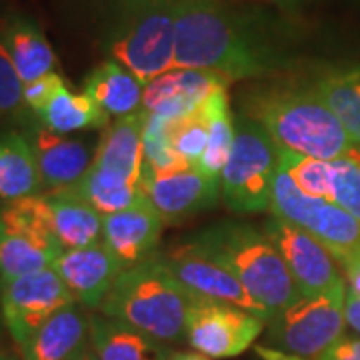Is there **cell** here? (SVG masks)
Segmentation results:
<instances>
[{
	"mask_svg": "<svg viewBox=\"0 0 360 360\" xmlns=\"http://www.w3.org/2000/svg\"><path fill=\"white\" fill-rule=\"evenodd\" d=\"M68 360H98V356L94 354V350L90 347H86L84 350H80L78 354H75L72 359H68Z\"/></svg>",
	"mask_w": 360,
	"mask_h": 360,
	"instance_id": "60d3db41",
	"label": "cell"
},
{
	"mask_svg": "<svg viewBox=\"0 0 360 360\" xmlns=\"http://www.w3.org/2000/svg\"><path fill=\"white\" fill-rule=\"evenodd\" d=\"M278 2H290V0H278Z\"/></svg>",
	"mask_w": 360,
	"mask_h": 360,
	"instance_id": "7bdbcfd3",
	"label": "cell"
},
{
	"mask_svg": "<svg viewBox=\"0 0 360 360\" xmlns=\"http://www.w3.org/2000/svg\"><path fill=\"white\" fill-rule=\"evenodd\" d=\"M200 108L208 118V144L198 162V168L210 176L220 179L224 165L232 153L234 134H236L231 108H229V86L214 90Z\"/></svg>",
	"mask_w": 360,
	"mask_h": 360,
	"instance_id": "83f0119b",
	"label": "cell"
},
{
	"mask_svg": "<svg viewBox=\"0 0 360 360\" xmlns=\"http://www.w3.org/2000/svg\"><path fill=\"white\" fill-rule=\"evenodd\" d=\"M52 269L58 272L78 304L94 310L101 309L124 266L103 243H98L65 250L56 258Z\"/></svg>",
	"mask_w": 360,
	"mask_h": 360,
	"instance_id": "2e32d148",
	"label": "cell"
},
{
	"mask_svg": "<svg viewBox=\"0 0 360 360\" xmlns=\"http://www.w3.org/2000/svg\"><path fill=\"white\" fill-rule=\"evenodd\" d=\"M172 120L146 112L142 132V172H167L174 168L188 167L179 158L170 139Z\"/></svg>",
	"mask_w": 360,
	"mask_h": 360,
	"instance_id": "f546056e",
	"label": "cell"
},
{
	"mask_svg": "<svg viewBox=\"0 0 360 360\" xmlns=\"http://www.w3.org/2000/svg\"><path fill=\"white\" fill-rule=\"evenodd\" d=\"M266 324L258 314L232 304L194 300L186 316L184 338L208 359H234L252 347Z\"/></svg>",
	"mask_w": 360,
	"mask_h": 360,
	"instance_id": "7c38bea8",
	"label": "cell"
},
{
	"mask_svg": "<svg viewBox=\"0 0 360 360\" xmlns=\"http://www.w3.org/2000/svg\"><path fill=\"white\" fill-rule=\"evenodd\" d=\"M281 150L336 160L360 155L347 129L316 90L270 89L257 92L246 106Z\"/></svg>",
	"mask_w": 360,
	"mask_h": 360,
	"instance_id": "7a4b0ae2",
	"label": "cell"
},
{
	"mask_svg": "<svg viewBox=\"0 0 360 360\" xmlns=\"http://www.w3.org/2000/svg\"><path fill=\"white\" fill-rule=\"evenodd\" d=\"M231 270L270 319L300 298L281 252L245 222H219L191 236Z\"/></svg>",
	"mask_w": 360,
	"mask_h": 360,
	"instance_id": "277c9868",
	"label": "cell"
},
{
	"mask_svg": "<svg viewBox=\"0 0 360 360\" xmlns=\"http://www.w3.org/2000/svg\"><path fill=\"white\" fill-rule=\"evenodd\" d=\"M0 42L11 54L14 68L25 84L54 72L56 68L54 51L44 32L40 30V26L32 18L13 16L2 30Z\"/></svg>",
	"mask_w": 360,
	"mask_h": 360,
	"instance_id": "603a6c76",
	"label": "cell"
},
{
	"mask_svg": "<svg viewBox=\"0 0 360 360\" xmlns=\"http://www.w3.org/2000/svg\"><path fill=\"white\" fill-rule=\"evenodd\" d=\"M270 212L312 234L347 266L360 257V222L326 198L304 194L278 165Z\"/></svg>",
	"mask_w": 360,
	"mask_h": 360,
	"instance_id": "9c48e42d",
	"label": "cell"
},
{
	"mask_svg": "<svg viewBox=\"0 0 360 360\" xmlns=\"http://www.w3.org/2000/svg\"><path fill=\"white\" fill-rule=\"evenodd\" d=\"M194 300L162 257L153 255L120 272L98 310L160 342H176L184 338Z\"/></svg>",
	"mask_w": 360,
	"mask_h": 360,
	"instance_id": "3957f363",
	"label": "cell"
},
{
	"mask_svg": "<svg viewBox=\"0 0 360 360\" xmlns=\"http://www.w3.org/2000/svg\"><path fill=\"white\" fill-rule=\"evenodd\" d=\"M160 231L162 219L146 200V196L130 208L103 217V245L124 269L153 257Z\"/></svg>",
	"mask_w": 360,
	"mask_h": 360,
	"instance_id": "e0dca14e",
	"label": "cell"
},
{
	"mask_svg": "<svg viewBox=\"0 0 360 360\" xmlns=\"http://www.w3.org/2000/svg\"><path fill=\"white\" fill-rule=\"evenodd\" d=\"M25 104V82L20 80L13 58L0 42V116L13 115Z\"/></svg>",
	"mask_w": 360,
	"mask_h": 360,
	"instance_id": "836d02e7",
	"label": "cell"
},
{
	"mask_svg": "<svg viewBox=\"0 0 360 360\" xmlns=\"http://www.w3.org/2000/svg\"><path fill=\"white\" fill-rule=\"evenodd\" d=\"M65 78L56 72H51L46 77H40L32 82L25 84V104L32 108L37 115L44 110V106L51 103V98L65 86Z\"/></svg>",
	"mask_w": 360,
	"mask_h": 360,
	"instance_id": "e575fe53",
	"label": "cell"
},
{
	"mask_svg": "<svg viewBox=\"0 0 360 360\" xmlns=\"http://www.w3.org/2000/svg\"><path fill=\"white\" fill-rule=\"evenodd\" d=\"M347 284L316 296H300L269 321L264 340L278 354L296 360H319L345 338Z\"/></svg>",
	"mask_w": 360,
	"mask_h": 360,
	"instance_id": "8992f818",
	"label": "cell"
},
{
	"mask_svg": "<svg viewBox=\"0 0 360 360\" xmlns=\"http://www.w3.org/2000/svg\"><path fill=\"white\" fill-rule=\"evenodd\" d=\"M345 272H347L348 290L360 296V257L356 260H352L350 264H347Z\"/></svg>",
	"mask_w": 360,
	"mask_h": 360,
	"instance_id": "74e56055",
	"label": "cell"
},
{
	"mask_svg": "<svg viewBox=\"0 0 360 360\" xmlns=\"http://www.w3.org/2000/svg\"><path fill=\"white\" fill-rule=\"evenodd\" d=\"M63 252L44 194L11 200L0 208V286L51 269Z\"/></svg>",
	"mask_w": 360,
	"mask_h": 360,
	"instance_id": "ba28073f",
	"label": "cell"
},
{
	"mask_svg": "<svg viewBox=\"0 0 360 360\" xmlns=\"http://www.w3.org/2000/svg\"><path fill=\"white\" fill-rule=\"evenodd\" d=\"M25 136L37 158L42 188H68L77 184L92 165L90 148L82 141L56 134L46 127H32Z\"/></svg>",
	"mask_w": 360,
	"mask_h": 360,
	"instance_id": "ac0fdd59",
	"label": "cell"
},
{
	"mask_svg": "<svg viewBox=\"0 0 360 360\" xmlns=\"http://www.w3.org/2000/svg\"><path fill=\"white\" fill-rule=\"evenodd\" d=\"M141 191L162 222H179L217 205L222 196L220 179L198 167H182L167 172H142Z\"/></svg>",
	"mask_w": 360,
	"mask_h": 360,
	"instance_id": "5bb4252c",
	"label": "cell"
},
{
	"mask_svg": "<svg viewBox=\"0 0 360 360\" xmlns=\"http://www.w3.org/2000/svg\"><path fill=\"white\" fill-rule=\"evenodd\" d=\"M229 82L210 70L172 68L144 86L142 110L176 122L196 112L214 90L229 86Z\"/></svg>",
	"mask_w": 360,
	"mask_h": 360,
	"instance_id": "9a60e30c",
	"label": "cell"
},
{
	"mask_svg": "<svg viewBox=\"0 0 360 360\" xmlns=\"http://www.w3.org/2000/svg\"><path fill=\"white\" fill-rule=\"evenodd\" d=\"M284 65L281 51L224 0H179L176 68L210 70L238 80L269 75Z\"/></svg>",
	"mask_w": 360,
	"mask_h": 360,
	"instance_id": "6da1fadb",
	"label": "cell"
},
{
	"mask_svg": "<svg viewBox=\"0 0 360 360\" xmlns=\"http://www.w3.org/2000/svg\"><path fill=\"white\" fill-rule=\"evenodd\" d=\"M319 360H360V338H340Z\"/></svg>",
	"mask_w": 360,
	"mask_h": 360,
	"instance_id": "d590c367",
	"label": "cell"
},
{
	"mask_svg": "<svg viewBox=\"0 0 360 360\" xmlns=\"http://www.w3.org/2000/svg\"><path fill=\"white\" fill-rule=\"evenodd\" d=\"M234 146L220 174L222 200L236 214L270 210L278 172V146L250 116L234 122Z\"/></svg>",
	"mask_w": 360,
	"mask_h": 360,
	"instance_id": "52a82bcc",
	"label": "cell"
},
{
	"mask_svg": "<svg viewBox=\"0 0 360 360\" xmlns=\"http://www.w3.org/2000/svg\"><path fill=\"white\" fill-rule=\"evenodd\" d=\"M144 122H146V112L142 108L139 112L116 118L112 124L104 129L92 162L108 170H115L118 174L141 184Z\"/></svg>",
	"mask_w": 360,
	"mask_h": 360,
	"instance_id": "7402d4cb",
	"label": "cell"
},
{
	"mask_svg": "<svg viewBox=\"0 0 360 360\" xmlns=\"http://www.w3.org/2000/svg\"><path fill=\"white\" fill-rule=\"evenodd\" d=\"M0 360H18L14 354H11V352H0Z\"/></svg>",
	"mask_w": 360,
	"mask_h": 360,
	"instance_id": "b9f144b4",
	"label": "cell"
},
{
	"mask_svg": "<svg viewBox=\"0 0 360 360\" xmlns=\"http://www.w3.org/2000/svg\"><path fill=\"white\" fill-rule=\"evenodd\" d=\"M70 188L80 194L90 206H94L103 217L130 208L144 198L141 184L94 162L84 172V176Z\"/></svg>",
	"mask_w": 360,
	"mask_h": 360,
	"instance_id": "484cf974",
	"label": "cell"
},
{
	"mask_svg": "<svg viewBox=\"0 0 360 360\" xmlns=\"http://www.w3.org/2000/svg\"><path fill=\"white\" fill-rule=\"evenodd\" d=\"M262 232L281 252L300 296H316L345 284L330 250L288 220L270 217Z\"/></svg>",
	"mask_w": 360,
	"mask_h": 360,
	"instance_id": "4fadbf2b",
	"label": "cell"
},
{
	"mask_svg": "<svg viewBox=\"0 0 360 360\" xmlns=\"http://www.w3.org/2000/svg\"><path fill=\"white\" fill-rule=\"evenodd\" d=\"M42 191L39 165L32 146L20 132L0 134V200H18Z\"/></svg>",
	"mask_w": 360,
	"mask_h": 360,
	"instance_id": "d4e9b609",
	"label": "cell"
},
{
	"mask_svg": "<svg viewBox=\"0 0 360 360\" xmlns=\"http://www.w3.org/2000/svg\"><path fill=\"white\" fill-rule=\"evenodd\" d=\"M115 6H118L122 14L132 13V11H139V8H146V6H153V4H160V2H168V0H112Z\"/></svg>",
	"mask_w": 360,
	"mask_h": 360,
	"instance_id": "f35d334b",
	"label": "cell"
},
{
	"mask_svg": "<svg viewBox=\"0 0 360 360\" xmlns=\"http://www.w3.org/2000/svg\"><path fill=\"white\" fill-rule=\"evenodd\" d=\"M176 4L168 0L124 13L106 40L110 60L122 65L146 86L176 68Z\"/></svg>",
	"mask_w": 360,
	"mask_h": 360,
	"instance_id": "5b68a950",
	"label": "cell"
},
{
	"mask_svg": "<svg viewBox=\"0 0 360 360\" xmlns=\"http://www.w3.org/2000/svg\"><path fill=\"white\" fill-rule=\"evenodd\" d=\"M84 92L106 115L122 118L141 110L144 86L124 66L106 60L86 77Z\"/></svg>",
	"mask_w": 360,
	"mask_h": 360,
	"instance_id": "cb8c5ba5",
	"label": "cell"
},
{
	"mask_svg": "<svg viewBox=\"0 0 360 360\" xmlns=\"http://www.w3.org/2000/svg\"><path fill=\"white\" fill-rule=\"evenodd\" d=\"M52 231L65 250L103 243V214L70 186L44 194Z\"/></svg>",
	"mask_w": 360,
	"mask_h": 360,
	"instance_id": "ffe728a7",
	"label": "cell"
},
{
	"mask_svg": "<svg viewBox=\"0 0 360 360\" xmlns=\"http://www.w3.org/2000/svg\"><path fill=\"white\" fill-rule=\"evenodd\" d=\"M168 270L196 300L222 302L258 314L269 322L270 316L252 296L246 292L243 283L226 269L219 258L206 252L193 238L176 245L168 252L160 255Z\"/></svg>",
	"mask_w": 360,
	"mask_h": 360,
	"instance_id": "8fae6325",
	"label": "cell"
},
{
	"mask_svg": "<svg viewBox=\"0 0 360 360\" xmlns=\"http://www.w3.org/2000/svg\"><path fill=\"white\" fill-rule=\"evenodd\" d=\"M90 347V316L72 302L40 326L20 347V360H68Z\"/></svg>",
	"mask_w": 360,
	"mask_h": 360,
	"instance_id": "d6986e66",
	"label": "cell"
},
{
	"mask_svg": "<svg viewBox=\"0 0 360 360\" xmlns=\"http://www.w3.org/2000/svg\"><path fill=\"white\" fill-rule=\"evenodd\" d=\"M77 302L58 272L39 270L0 286L2 321L18 348L60 309Z\"/></svg>",
	"mask_w": 360,
	"mask_h": 360,
	"instance_id": "30bf717a",
	"label": "cell"
},
{
	"mask_svg": "<svg viewBox=\"0 0 360 360\" xmlns=\"http://www.w3.org/2000/svg\"><path fill=\"white\" fill-rule=\"evenodd\" d=\"M168 360H212V359H208V356H205V354H200V352L193 350V352H170Z\"/></svg>",
	"mask_w": 360,
	"mask_h": 360,
	"instance_id": "ab89813d",
	"label": "cell"
},
{
	"mask_svg": "<svg viewBox=\"0 0 360 360\" xmlns=\"http://www.w3.org/2000/svg\"><path fill=\"white\" fill-rule=\"evenodd\" d=\"M39 116L46 129L65 136L75 130L106 129L110 124V116L86 92H72L66 84L52 96Z\"/></svg>",
	"mask_w": 360,
	"mask_h": 360,
	"instance_id": "4316f807",
	"label": "cell"
},
{
	"mask_svg": "<svg viewBox=\"0 0 360 360\" xmlns=\"http://www.w3.org/2000/svg\"><path fill=\"white\" fill-rule=\"evenodd\" d=\"M278 165L304 194L326 198V200L330 198V180H333L330 160L296 155L290 150L278 148Z\"/></svg>",
	"mask_w": 360,
	"mask_h": 360,
	"instance_id": "4dcf8cb0",
	"label": "cell"
},
{
	"mask_svg": "<svg viewBox=\"0 0 360 360\" xmlns=\"http://www.w3.org/2000/svg\"><path fill=\"white\" fill-rule=\"evenodd\" d=\"M90 348L98 360H168L165 342L104 314H90Z\"/></svg>",
	"mask_w": 360,
	"mask_h": 360,
	"instance_id": "44dd1931",
	"label": "cell"
},
{
	"mask_svg": "<svg viewBox=\"0 0 360 360\" xmlns=\"http://www.w3.org/2000/svg\"><path fill=\"white\" fill-rule=\"evenodd\" d=\"M330 202L345 208L360 222V155L330 160Z\"/></svg>",
	"mask_w": 360,
	"mask_h": 360,
	"instance_id": "d6a6232c",
	"label": "cell"
},
{
	"mask_svg": "<svg viewBox=\"0 0 360 360\" xmlns=\"http://www.w3.org/2000/svg\"><path fill=\"white\" fill-rule=\"evenodd\" d=\"M172 148L179 158L188 167H198L208 144V118L198 106V110L191 116H184L172 122L170 129Z\"/></svg>",
	"mask_w": 360,
	"mask_h": 360,
	"instance_id": "1f68e13d",
	"label": "cell"
},
{
	"mask_svg": "<svg viewBox=\"0 0 360 360\" xmlns=\"http://www.w3.org/2000/svg\"><path fill=\"white\" fill-rule=\"evenodd\" d=\"M314 90L338 116L360 153V66L326 75L316 82Z\"/></svg>",
	"mask_w": 360,
	"mask_h": 360,
	"instance_id": "f1b7e54d",
	"label": "cell"
},
{
	"mask_svg": "<svg viewBox=\"0 0 360 360\" xmlns=\"http://www.w3.org/2000/svg\"><path fill=\"white\" fill-rule=\"evenodd\" d=\"M345 319L347 326L360 335V296L347 290V302H345Z\"/></svg>",
	"mask_w": 360,
	"mask_h": 360,
	"instance_id": "8d00e7d4",
	"label": "cell"
}]
</instances>
